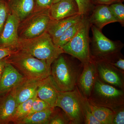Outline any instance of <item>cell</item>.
Returning <instances> with one entry per match:
<instances>
[{
  "instance_id": "1",
  "label": "cell",
  "mask_w": 124,
  "mask_h": 124,
  "mask_svg": "<svg viewBox=\"0 0 124 124\" xmlns=\"http://www.w3.org/2000/svg\"><path fill=\"white\" fill-rule=\"evenodd\" d=\"M4 58L27 79L43 80L51 75V66L22 50L17 49Z\"/></svg>"
},
{
  "instance_id": "2",
  "label": "cell",
  "mask_w": 124,
  "mask_h": 124,
  "mask_svg": "<svg viewBox=\"0 0 124 124\" xmlns=\"http://www.w3.org/2000/svg\"><path fill=\"white\" fill-rule=\"evenodd\" d=\"M17 48L44 61L50 66L60 54L64 53L62 48L54 44L46 31L33 38H19Z\"/></svg>"
},
{
  "instance_id": "3",
  "label": "cell",
  "mask_w": 124,
  "mask_h": 124,
  "mask_svg": "<svg viewBox=\"0 0 124 124\" xmlns=\"http://www.w3.org/2000/svg\"><path fill=\"white\" fill-rule=\"evenodd\" d=\"M88 99L77 87L71 91H59L55 107L62 109L69 119L70 124L84 123L85 112Z\"/></svg>"
},
{
  "instance_id": "4",
  "label": "cell",
  "mask_w": 124,
  "mask_h": 124,
  "mask_svg": "<svg viewBox=\"0 0 124 124\" xmlns=\"http://www.w3.org/2000/svg\"><path fill=\"white\" fill-rule=\"evenodd\" d=\"M88 100L93 105L108 108L115 112L124 105V93L122 90L103 83L97 76Z\"/></svg>"
},
{
  "instance_id": "5",
  "label": "cell",
  "mask_w": 124,
  "mask_h": 124,
  "mask_svg": "<svg viewBox=\"0 0 124 124\" xmlns=\"http://www.w3.org/2000/svg\"><path fill=\"white\" fill-rule=\"evenodd\" d=\"M62 54L51 64V76L59 91H72L78 81V71Z\"/></svg>"
},
{
  "instance_id": "6",
  "label": "cell",
  "mask_w": 124,
  "mask_h": 124,
  "mask_svg": "<svg viewBox=\"0 0 124 124\" xmlns=\"http://www.w3.org/2000/svg\"><path fill=\"white\" fill-rule=\"evenodd\" d=\"M91 24L85 16L79 29L72 39L61 48L68 54L80 60L83 64L92 59L90 49L89 32Z\"/></svg>"
},
{
  "instance_id": "7",
  "label": "cell",
  "mask_w": 124,
  "mask_h": 124,
  "mask_svg": "<svg viewBox=\"0 0 124 124\" xmlns=\"http://www.w3.org/2000/svg\"><path fill=\"white\" fill-rule=\"evenodd\" d=\"M49 10L35 8L29 15L20 21L18 28L19 38H32L46 31L51 20Z\"/></svg>"
},
{
  "instance_id": "8",
  "label": "cell",
  "mask_w": 124,
  "mask_h": 124,
  "mask_svg": "<svg viewBox=\"0 0 124 124\" xmlns=\"http://www.w3.org/2000/svg\"><path fill=\"white\" fill-rule=\"evenodd\" d=\"M90 28L93 35L92 51L95 57L104 59L120 50V44L107 38L95 26L91 24Z\"/></svg>"
},
{
  "instance_id": "9",
  "label": "cell",
  "mask_w": 124,
  "mask_h": 124,
  "mask_svg": "<svg viewBox=\"0 0 124 124\" xmlns=\"http://www.w3.org/2000/svg\"><path fill=\"white\" fill-rule=\"evenodd\" d=\"M20 21L16 16L9 13L0 35V45L12 46L17 49L19 39L18 28Z\"/></svg>"
},
{
  "instance_id": "10",
  "label": "cell",
  "mask_w": 124,
  "mask_h": 124,
  "mask_svg": "<svg viewBox=\"0 0 124 124\" xmlns=\"http://www.w3.org/2000/svg\"><path fill=\"white\" fill-rule=\"evenodd\" d=\"M84 64V69L78 80V85L82 94L89 97L97 77V70L95 61L93 59Z\"/></svg>"
},
{
  "instance_id": "11",
  "label": "cell",
  "mask_w": 124,
  "mask_h": 124,
  "mask_svg": "<svg viewBox=\"0 0 124 124\" xmlns=\"http://www.w3.org/2000/svg\"><path fill=\"white\" fill-rule=\"evenodd\" d=\"M26 78L13 66L6 62L0 78V95L11 90Z\"/></svg>"
},
{
  "instance_id": "12",
  "label": "cell",
  "mask_w": 124,
  "mask_h": 124,
  "mask_svg": "<svg viewBox=\"0 0 124 124\" xmlns=\"http://www.w3.org/2000/svg\"><path fill=\"white\" fill-rule=\"evenodd\" d=\"M51 19L59 20L72 17L79 14L75 0H60L54 3L49 10Z\"/></svg>"
},
{
  "instance_id": "13",
  "label": "cell",
  "mask_w": 124,
  "mask_h": 124,
  "mask_svg": "<svg viewBox=\"0 0 124 124\" xmlns=\"http://www.w3.org/2000/svg\"><path fill=\"white\" fill-rule=\"evenodd\" d=\"M17 106L15 87L0 95V124L11 122Z\"/></svg>"
},
{
  "instance_id": "14",
  "label": "cell",
  "mask_w": 124,
  "mask_h": 124,
  "mask_svg": "<svg viewBox=\"0 0 124 124\" xmlns=\"http://www.w3.org/2000/svg\"><path fill=\"white\" fill-rule=\"evenodd\" d=\"M89 20L91 25L95 26L100 30L109 23L118 22L109 5H104L94 6L93 13Z\"/></svg>"
},
{
  "instance_id": "15",
  "label": "cell",
  "mask_w": 124,
  "mask_h": 124,
  "mask_svg": "<svg viewBox=\"0 0 124 124\" xmlns=\"http://www.w3.org/2000/svg\"><path fill=\"white\" fill-rule=\"evenodd\" d=\"M95 62L97 70L103 81L114 86L122 87V79L116 70V68L106 59H100Z\"/></svg>"
},
{
  "instance_id": "16",
  "label": "cell",
  "mask_w": 124,
  "mask_h": 124,
  "mask_svg": "<svg viewBox=\"0 0 124 124\" xmlns=\"http://www.w3.org/2000/svg\"><path fill=\"white\" fill-rule=\"evenodd\" d=\"M43 80L26 78L15 87L16 97L17 105L35 95Z\"/></svg>"
},
{
  "instance_id": "17",
  "label": "cell",
  "mask_w": 124,
  "mask_h": 124,
  "mask_svg": "<svg viewBox=\"0 0 124 124\" xmlns=\"http://www.w3.org/2000/svg\"><path fill=\"white\" fill-rule=\"evenodd\" d=\"M84 16H85L78 14L72 17L60 20L51 19L46 31L54 41L62 35L69 27L81 20Z\"/></svg>"
},
{
  "instance_id": "18",
  "label": "cell",
  "mask_w": 124,
  "mask_h": 124,
  "mask_svg": "<svg viewBox=\"0 0 124 124\" xmlns=\"http://www.w3.org/2000/svg\"><path fill=\"white\" fill-rule=\"evenodd\" d=\"M59 91L51 75L44 79L37 91V97L55 108Z\"/></svg>"
},
{
  "instance_id": "19",
  "label": "cell",
  "mask_w": 124,
  "mask_h": 124,
  "mask_svg": "<svg viewBox=\"0 0 124 124\" xmlns=\"http://www.w3.org/2000/svg\"><path fill=\"white\" fill-rule=\"evenodd\" d=\"M9 13L23 20L35 8L34 0H6Z\"/></svg>"
},
{
  "instance_id": "20",
  "label": "cell",
  "mask_w": 124,
  "mask_h": 124,
  "mask_svg": "<svg viewBox=\"0 0 124 124\" xmlns=\"http://www.w3.org/2000/svg\"><path fill=\"white\" fill-rule=\"evenodd\" d=\"M55 108H51L28 116L19 124H49Z\"/></svg>"
},
{
  "instance_id": "21",
  "label": "cell",
  "mask_w": 124,
  "mask_h": 124,
  "mask_svg": "<svg viewBox=\"0 0 124 124\" xmlns=\"http://www.w3.org/2000/svg\"><path fill=\"white\" fill-rule=\"evenodd\" d=\"M89 107L93 115L101 124H113L115 113L111 109L95 106L89 102Z\"/></svg>"
},
{
  "instance_id": "22",
  "label": "cell",
  "mask_w": 124,
  "mask_h": 124,
  "mask_svg": "<svg viewBox=\"0 0 124 124\" xmlns=\"http://www.w3.org/2000/svg\"><path fill=\"white\" fill-rule=\"evenodd\" d=\"M37 96V93L30 99L18 104L12 117L11 122L14 124H19L23 119L28 116L32 103Z\"/></svg>"
},
{
  "instance_id": "23",
  "label": "cell",
  "mask_w": 124,
  "mask_h": 124,
  "mask_svg": "<svg viewBox=\"0 0 124 124\" xmlns=\"http://www.w3.org/2000/svg\"><path fill=\"white\" fill-rule=\"evenodd\" d=\"M84 17L81 20L69 27L59 38L54 41V43L56 46L61 48L74 37L79 29Z\"/></svg>"
},
{
  "instance_id": "24",
  "label": "cell",
  "mask_w": 124,
  "mask_h": 124,
  "mask_svg": "<svg viewBox=\"0 0 124 124\" xmlns=\"http://www.w3.org/2000/svg\"><path fill=\"white\" fill-rule=\"evenodd\" d=\"M111 11L117 19L118 22L124 25V5L122 2H117L109 5Z\"/></svg>"
},
{
  "instance_id": "25",
  "label": "cell",
  "mask_w": 124,
  "mask_h": 124,
  "mask_svg": "<svg viewBox=\"0 0 124 124\" xmlns=\"http://www.w3.org/2000/svg\"><path fill=\"white\" fill-rule=\"evenodd\" d=\"M77 3L79 9V14L85 16L93 10L94 6L93 4L92 0H75Z\"/></svg>"
},
{
  "instance_id": "26",
  "label": "cell",
  "mask_w": 124,
  "mask_h": 124,
  "mask_svg": "<svg viewBox=\"0 0 124 124\" xmlns=\"http://www.w3.org/2000/svg\"><path fill=\"white\" fill-rule=\"evenodd\" d=\"M51 108L53 107H52L48 103L37 96L32 103L31 108L28 116L32 113L44 110Z\"/></svg>"
},
{
  "instance_id": "27",
  "label": "cell",
  "mask_w": 124,
  "mask_h": 124,
  "mask_svg": "<svg viewBox=\"0 0 124 124\" xmlns=\"http://www.w3.org/2000/svg\"><path fill=\"white\" fill-rule=\"evenodd\" d=\"M9 13L6 0H0V35L4 28Z\"/></svg>"
},
{
  "instance_id": "28",
  "label": "cell",
  "mask_w": 124,
  "mask_h": 124,
  "mask_svg": "<svg viewBox=\"0 0 124 124\" xmlns=\"http://www.w3.org/2000/svg\"><path fill=\"white\" fill-rule=\"evenodd\" d=\"M70 123L69 119L65 113H59L55 110L51 119L50 120L49 124H69Z\"/></svg>"
},
{
  "instance_id": "29",
  "label": "cell",
  "mask_w": 124,
  "mask_h": 124,
  "mask_svg": "<svg viewBox=\"0 0 124 124\" xmlns=\"http://www.w3.org/2000/svg\"><path fill=\"white\" fill-rule=\"evenodd\" d=\"M85 124H101L90 111L89 107V101L88 106L85 109Z\"/></svg>"
},
{
  "instance_id": "30",
  "label": "cell",
  "mask_w": 124,
  "mask_h": 124,
  "mask_svg": "<svg viewBox=\"0 0 124 124\" xmlns=\"http://www.w3.org/2000/svg\"><path fill=\"white\" fill-rule=\"evenodd\" d=\"M17 49L12 46L0 45V61L13 54Z\"/></svg>"
},
{
  "instance_id": "31",
  "label": "cell",
  "mask_w": 124,
  "mask_h": 124,
  "mask_svg": "<svg viewBox=\"0 0 124 124\" xmlns=\"http://www.w3.org/2000/svg\"><path fill=\"white\" fill-rule=\"evenodd\" d=\"M113 124H124V107L118 108L115 111Z\"/></svg>"
},
{
  "instance_id": "32",
  "label": "cell",
  "mask_w": 124,
  "mask_h": 124,
  "mask_svg": "<svg viewBox=\"0 0 124 124\" xmlns=\"http://www.w3.org/2000/svg\"><path fill=\"white\" fill-rule=\"evenodd\" d=\"M35 2V8L49 9L53 3V0H34Z\"/></svg>"
},
{
  "instance_id": "33",
  "label": "cell",
  "mask_w": 124,
  "mask_h": 124,
  "mask_svg": "<svg viewBox=\"0 0 124 124\" xmlns=\"http://www.w3.org/2000/svg\"><path fill=\"white\" fill-rule=\"evenodd\" d=\"M124 0H92V2L94 6L99 5H110L117 2H122Z\"/></svg>"
},
{
  "instance_id": "34",
  "label": "cell",
  "mask_w": 124,
  "mask_h": 124,
  "mask_svg": "<svg viewBox=\"0 0 124 124\" xmlns=\"http://www.w3.org/2000/svg\"><path fill=\"white\" fill-rule=\"evenodd\" d=\"M107 60L110 63L111 65H112L116 69L117 68L122 71H124V60L123 59L120 58L117 61H116V62H109L108 60Z\"/></svg>"
},
{
  "instance_id": "35",
  "label": "cell",
  "mask_w": 124,
  "mask_h": 124,
  "mask_svg": "<svg viewBox=\"0 0 124 124\" xmlns=\"http://www.w3.org/2000/svg\"><path fill=\"white\" fill-rule=\"evenodd\" d=\"M6 62L5 58L3 59L0 61V78L1 77V75H2V71H3Z\"/></svg>"
},
{
  "instance_id": "36",
  "label": "cell",
  "mask_w": 124,
  "mask_h": 124,
  "mask_svg": "<svg viewBox=\"0 0 124 124\" xmlns=\"http://www.w3.org/2000/svg\"><path fill=\"white\" fill-rule=\"evenodd\" d=\"M60 0H53V4H54V3H55V2H57L58 1H59Z\"/></svg>"
}]
</instances>
